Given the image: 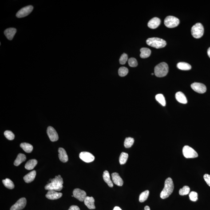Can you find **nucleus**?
Here are the masks:
<instances>
[{"instance_id": "nucleus-1", "label": "nucleus", "mask_w": 210, "mask_h": 210, "mask_svg": "<svg viewBox=\"0 0 210 210\" xmlns=\"http://www.w3.org/2000/svg\"><path fill=\"white\" fill-rule=\"evenodd\" d=\"M49 181L50 182L45 186V189L46 190L60 192L62 190L64 182L61 175L56 176L55 178L50 179Z\"/></svg>"}, {"instance_id": "nucleus-2", "label": "nucleus", "mask_w": 210, "mask_h": 210, "mask_svg": "<svg viewBox=\"0 0 210 210\" xmlns=\"http://www.w3.org/2000/svg\"><path fill=\"white\" fill-rule=\"evenodd\" d=\"M174 189L173 180L171 177H168L165 182L164 187L160 193V197L161 199H164L169 197L173 192Z\"/></svg>"}, {"instance_id": "nucleus-3", "label": "nucleus", "mask_w": 210, "mask_h": 210, "mask_svg": "<svg viewBox=\"0 0 210 210\" xmlns=\"http://www.w3.org/2000/svg\"><path fill=\"white\" fill-rule=\"evenodd\" d=\"M147 45L156 49H161L164 47L167 43L164 40L157 37H152L147 40Z\"/></svg>"}, {"instance_id": "nucleus-4", "label": "nucleus", "mask_w": 210, "mask_h": 210, "mask_svg": "<svg viewBox=\"0 0 210 210\" xmlns=\"http://www.w3.org/2000/svg\"><path fill=\"white\" fill-rule=\"evenodd\" d=\"M168 65L165 62L160 63L155 68V74L157 77H165L168 74Z\"/></svg>"}, {"instance_id": "nucleus-5", "label": "nucleus", "mask_w": 210, "mask_h": 210, "mask_svg": "<svg viewBox=\"0 0 210 210\" xmlns=\"http://www.w3.org/2000/svg\"><path fill=\"white\" fill-rule=\"evenodd\" d=\"M191 32L193 36L195 38H201L204 33V27L201 23H198L192 27Z\"/></svg>"}, {"instance_id": "nucleus-6", "label": "nucleus", "mask_w": 210, "mask_h": 210, "mask_svg": "<svg viewBox=\"0 0 210 210\" xmlns=\"http://www.w3.org/2000/svg\"><path fill=\"white\" fill-rule=\"evenodd\" d=\"M180 22L178 18L172 16H168L164 20L165 25L169 28L176 27L180 24Z\"/></svg>"}, {"instance_id": "nucleus-7", "label": "nucleus", "mask_w": 210, "mask_h": 210, "mask_svg": "<svg viewBox=\"0 0 210 210\" xmlns=\"http://www.w3.org/2000/svg\"><path fill=\"white\" fill-rule=\"evenodd\" d=\"M183 155L186 158H195L198 156L197 152L188 146H185L183 147Z\"/></svg>"}, {"instance_id": "nucleus-8", "label": "nucleus", "mask_w": 210, "mask_h": 210, "mask_svg": "<svg viewBox=\"0 0 210 210\" xmlns=\"http://www.w3.org/2000/svg\"><path fill=\"white\" fill-rule=\"evenodd\" d=\"M33 7L31 5L25 7L19 11L16 14L17 18H21L29 15L33 11Z\"/></svg>"}, {"instance_id": "nucleus-9", "label": "nucleus", "mask_w": 210, "mask_h": 210, "mask_svg": "<svg viewBox=\"0 0 210 210\" xmlns=\"http://www.w3.org/2000/svg\"><path fill=\"white\" fill-rule=\"evenodd\" d=\"M191 86L194 91L198 93H204L206 91V87L201 83H194L191 85Z\"/></svg>"}, {"instance_id": "nucleus-10", "label": "nucleus", "mask_w": 210, "mask_h": 210, "mask_svg": "<svg viewBox=\"0 0 210 210\" xmlns=\"http://www.w3.org/2000/svg\"><path fill=\"white\" fill-rule=\"evenodd\" d=\"M27 204V200L25 198H22L17 201L11 207L10 210H21L25 208Z\"/></svg>"}, {"instance_id": "nucleus-11", "label": "nucleus", "mask_w": 210, "mask_h": 210, "mask_svg": "<svg viewBox=\"0 0 210 210\" xmlns=\"http://www.w3.org/2000/svg\"><path fill=\"white\" fill-rule=\"evenodd\" d=\"M74 197L78 199L79 201L83 202L86 197V193L83 190H82L78 188L74 190L73 192Z\"/></svg>"}, {"instance_id": "nucleus-12", "label": "nucleus", "mask_w": 210, "mask_h": 210, "mask_svg": "<svg viewBox=\"0 0 210 210\" xmlns=\"http://www.w3.org/2000/svg\"><path fill=\"white\" fill-rule=\"evenodd\" d=\"M47 133L51 141L52 142L57 141L58 139V136L57 131L53 127H48L47 130Z\"/></svg>"}, {"instance_id": "nucleus-13", "label": "nucleus", "mask_w": 210, "mask_h": 210, "mask_svg": "<svg viewBox=\"0 0 210 210\" xmlns=\"http://www.w3.org/2000/svg\"><path fill=\"white\" fill-rule=\"evenodd\" d=\"M80 158L86 163L91 162L95 160L94 156L90 152H82L80 154Z\"/></svg>"}, {"instance_id": "nucleus-14", "label": "nucleus", "mask_w": 210, "mask_h": 210, "mask_svg": "<svg viewBox=\"0 0 210 210\" xmlns=\"http://www.w3.org/2000/svg\"><path fill=\"white\" fill-rule=\"evenodd\" d=\"M62 196V193H58L54 190L49 191L46 195V197L47 199L52 200H57L60 199Z\"/></svg>"}, {"instance_id": "nucleus-15", "label": "nucleus", "mask_w": 210, "mask_h": 210, "mask_svg": "<svg viewBox=\"0 0 210 210\" xmlns=\"http://www.w3.org/2000/svg\"><path fill=\"white\" fill-rule=\"evenodd\" d=\"M161 20L157 17L152 18L148 23V26L152 29H155L160 25Z\"/></svg>"}, {"instance_id": "nucleus-16", "label": "nucleus", "mask_w": 210, "mask_h": 210, "mask_svg": "<svg viewBox=\"0 0 210 210\" xmlns=\"http://www.w3.org/2000/svg\"><path fill=\"white\" fill-rule=\"evenodd\" d=\"M111 176L113 182L116 185L121 186L123 185L124 181L118 173L116 172L113 173L112 174Z\"/></svg>"}, {"instance_id": "nucleus-17", "label": "nucleus", "mask_w": 210, "mask_h": 210, "mask_svg": "<svg viewBox=\"0 0 210 210\" xmlns=\"http://www.w3.org/2000/svg\"><path fill=\"white\" fill-rule=\"evenodd\" d=\"M58 157L60 160L63 163L68 161V157L66 151L64 148H60L58 149Z\"/></svg>"}, {"instance_id": "nucleus-18", "label": "nucleus", "mask_w": 210, "mask_h": 210, "mask_svg": "<svg viewBox=\"0 0 210 210\" xmlns=\"http://www.w3.org/2000/svg\"><path fill=\"white\" fill-rule=\"evenodd\" d=\"M16 33H17V29L14 28H10L6 29L4 32V34L8 39L12 40L13 39Z\"/></svg>"}, {"instance_id": "nucleus-19", "label": "nucleus", "mask_w": 210, "mask_h": 210, "mask_svg": "<svg viewBox=\"0 0 210 210\" xmlns=\"http://www.w3.org/2000/svg\"><path fill=\"white\" fill-rule=\"evenodd\" d=\"M84 202L85 205L89 209H94L96 208L94 204L95 200L93 197L87 196Z\"/></svg>"}, {"instance_id": "nucleus-20", "label": "nucleus", "mask_w": 210, "mask_h": 210, "mask_svg": "<svg viewBox=\"0 0 210 210\" xmlns=\"http://www.w3.org/2000/svg\"><path fill=\"white\" fill-rule=\"evenodd\" d=\"M36 175V171H32L24 177V180L26 183H29L32 182L35 178Z\"/></svg>"}, {"instance_id": "nucleus-21", "label": "nucleus", "mask_w": 210, "mask_h": 210, "mask_svg": "<svg viewBox=\"0 0 210 210\" xmlns=\"http://www.w3.org/2000/svg\"><path fill=\"white\" fill-rule=\"evenodd\" d=\"M176 99L178 102L181 104L187 103V100L185 95L182 92H179L176 93L175 95Z\"/></svg>"}, {"instance_id": "nucleus-22", "label": "nucleus", "mask_w": 210, "mask_h": 210, "mask_svg": "<svg viewBox=\"0 0 210 210\" xmlns=\"http://www.w3.org/2000/svg\"><path fill=\"white\" fill-rule=\"evenodd\" d=\"M103 178L104 181L107 183L110 187L113 186V182L111 180L109 172H108V171H104L103 174Z\"/></svg>"}, {"instance_id": "nucleus-23", "label": "nucleus", "mask_w": 210, "mask_h": 210, "mask_svg": "<svg viewBox=\"0 0 210 210\" xmlns=\"http://www.w3.org/2000/svg\"><path fill=\"white\" fill-rule=\"evenodd\" d=\"M37 161L36 159H32L28 161L25 165V168L28 170H31L37 165Z\"/></svg>"}, {"instance_id": "nucleus-24", "label": "nucleus", "mask_w": 210, "mask_h": 210, "mask_svg": "<svg viewBox=\"0 0 210 210\" xmlns=\"http://www.w3.org/2000/svg\"><path fill=\"white\" fill-rule=\"evenodd\" d=\"M26 160V157L25 155L22 153L19 154L14 162V165L16 166H18L20 165L23 162L25 161Z\"/></svg>"}, {"instance_id": "nucleus-25", "label": "nucleus", "mask_w": 210, "mask_h": 210, "mask_svg": "<svg viewBox=\"0 0 210 210\" xmlns=\"http://www.w3.org/2000/svg\"><path fill=\"white\" fill-rule=\"evenodd\" d=\"M141 52L140 57L141 58H148L151 54V50L148 48H143L140 49Z\"/></svg>"}, {"instance_id": "nucleus-26", "label": "nucleus", "mask_w": 210, "mask_h": 210, "mask_svg": "<svg viewBox=\"0 0 210 210\" xmlns=\"http://www.w3.org/2000/svg\"><path fill=\"white\" fill-rule=\"evenodd\" d=\"M177 67L180 70L183 71H188L190 70L192 66L189 64L184 62H179L177 65Z\"/></svg>"}, {"instance_id": "nucleus-27", "label": "nucleus", "mask_w": 210, "mask_h": 210, "mask_svg": "<svg viewBox=\"0 0 210 210\" xmlns=\"http://www.w3.org/2000/svg\"><path fill=\"white\" fill-rule=\"evenodd\" d=\"M20 146L25 152H27V153H30L33 149V146L27 143H21Z\"/></svg>"}, {"instance_id": "nucleus-28", "label": "nucleus", "mask_w": 210, "mask_h": 210, "mask_svg": "<svg viewBox=\"0 0 210 210\" xmlns=\"http://www.w3.org/2000/svg\"><path fill=\"white\" fill-rule=\"evenodd\" d=\"M2 183L8 189H13L14 188V183L10 179L7 178L2 180Z\"/></svg>"}, {"instance_id": "nucleus-29", "label": "nucleus", "mask_w": 210, "mask_h": 210, "mask_svg": "<svg viewBox=\"0 0 210 210\" xmlns=\"http://www.w3.org/2000/svg\"><path fill=\"white\" fill-rule=\"evenodd\" d=\"M128 155L127 153L125 152H122L120 155L119 158V162L120 164H125L127 162L128 160Z\"/></svg>"}, {"instance_id": "nucleus-30", "label": "nucleus", "mask_w": 210, "mask_h": 210, "mask_svg": "<svg viewBox=\"0 0 210 210\" xmlns=\"http://www.w3.org/2000/svg\"><path fill=\"white\" fill-rule=\"evenodd\" d=\"M134 142V140L133 138L127 137L124 142V146L127 148H130L133 145Z\"/></svg>"}, {"instance_id": "nucleus-31", "label": "nucleus", "mask_w": 210, "mask_h": 210, "mask_svg": "<svg viewBox=\"0 0 210 210\" xmlns=\"http://www.w3.org/2000/svg\"><path fill=\"white\" fill-rule=\"evenodd\" d=\"M149 191L146 190L140 194L139 198V201L140 202H143L147 200L149 196Z\"/></svg>"}, {"instance_id": "nucleus-32", "label": "nucleus", "mask_w": 210, "mask_h": 210, "mask_svg": "<svg viewBox=\"0 0 210 210\" xmlns=\"http://www.w3.org/2000/svg\"><path fill=\"white\" fill-rule=\"evenodd\" d=\"M155 99L159 103L161 104L163 106H165L166 105V101L165 98L162 94H158L156 95L155 96Z\"/></svg>"}, {"instance_id": "nucleus-33", "label": "nucleus", "mask_w": 210, "mask_h": 210, "mask_svg": "<svg viewBox=\"0 0 210 210\" xmlns=\"http://www.w3.org/2000/svg\"><path fill=\"white\" fill-rule=\"evenodd\" d=\"M190 192V188L189 186H184L182 188L180 189L179 191V194L181 196L187 195Z\"/></svg>"}, {"instance_id": "nucleus-34", "label": "nucleus", "mask_w": 210, "mask_h": 210, "mask_svg": "<svg viewBox=\"0 0 210 210\" xmlns=\"http://www.w3.org/2000/svg\"><path fill=\"white\" fill-rule=\"evenodd\" d=\"M128 70L127 68L125 67L120 68L118 70V74L121 77H124L128 74Z\"/></svg>"}, {"instance_id": "nucleus-35", "label": "nucleus", "mask_w": 210, "mask_h": 210, "mask_svg": "<svg viewBox=\"0 0 210 210\" xmlns=\"http://www.w3.org/2000/svg\"><path fill=\"white\" fill-rule=\"evenodd\" d=\"M4 135L9 140H13L14 138V135L11 131L6 130L4 133Z\"/></svg>"}, {"instance_id": "nucleus-36", "label": "nucleus", "mask_w": 210, "mask_h": 210, "mask_svg": "<svg viewBox=\"0 0 210 210\" xmlns=\"http://www.w3.org/2000/svg\"><path fill=\"white\" fill-rule=\"evenodd\" d=\"M128 63L131 67H136L138 65V63L136 58H131L128 60Z\"/></svg>"}, {"instance_id": "nucleus-37", "label": "nucleus", "mask_w": 210, "mask_h": 210, "mask_svg": "<svg viewBox=\"0 0 210 210\" xmlns=\"http://www.w3.org/2000/svg\"><path fill=\"white\" fill-rule=\"evenodd\" d=\"M190 200L191 201L196 202L198 200V194L195 192H192L190 193L189 194Z\"/></svg>"}, {"instance_id": "nucleus-38", "label": "nucleus", "mask_w": 210, "mask_h": 210, "mask_svg": "<svg viewBox=\"0 0 210 210\" xmlns=\"http://www.w3.org/2000/svg\"><path fill=\"white\" fill-rule=\"evenodd\" d=\"M128 60V56L125 53H124L121 56L120 58V64H122V65H124L126 63L127 61Z\"/></svg>"}, {"instance_id": "nucleus-39", "label": "nucleus", "mask_w": 210, "mask_h": 210, "mask_svg": "<svg viewBox=\"0 0 210 210\" xmlns=\"http://www.w3.org/2000/svg\"><path fill=\"white\" fill-rule=\"evenodd\" d=\"M204 178L206 183L210 187V175L208 174H205L204 175Z\"/></svg>"}, {"instance_id": "nucleus-40", "label": "nucleus", "mask_w": 210, "mask_h": 210, "mask_svg": "<svg viewBox=\"0 0 210 210\" xmlns=\"http://www.w3.org/2000/svg\"><path fill=\"white\" fill-rule=\"evenodd\" d=\"M68 210H80L79 207L76 205H72Z\"/></svg>"}, {"instance_id": "nucleus-41", "label": "nucleus", "mask_w": 210, "mask_h": 210, "mask_svg": "<svg viewBox=\"0 0 210 210\" xmlns=\"http://www.w3.org/2000/svg\"><path fill=\"white\" fill-rule=\"evenodd\" d=\"M113 210H121V208H120V207H114V209Z\"/></svg>"}, {"instance_id": "nucleus-42", "label": "nucleus", "mask_w": 210, "mask_h": 210, "mask_svg": "<svg viewBox=\"0 0 210 210\" xmlns=\"http://www.w3.org/2000/svg\"><path fill=\"white\" fill-rule=\"evenodd\" d=\"M144 210H150V207L148 206H146L144 207Z\"/></svg>"}, {"instance_id": "nucleus-43", "label": "nucleus", "mask_w": 210, "mask_h": 210, "mask_svg": "<svg viewBox=\"0 0 210 210\" xmlns=\"http://www.w3.org/2000/svg\"><path fill=\"white\" fill-rule=\"evenodd\" d=\"M207 53H208V57L210 58V47L208 49V50H207Z\"/></svg>"}, {"instance_id": "nucleus-44", "label": "nucleus", "mask_w": 210, "mask_h": 210, "mask_svg": "<svg viewBox=\"0 0 210 210\" xmlns=\"http://www.w3.org/2000/svg\"><path fill=\"white\" fill-rule=\"evenodd\" d=\"M152 75H154V74H153V73H152Z\"/></svg>"}]
</instances>
